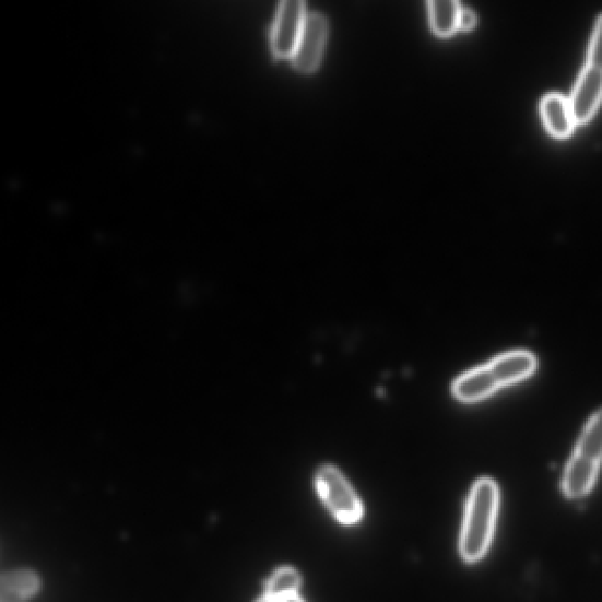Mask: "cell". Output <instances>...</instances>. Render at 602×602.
<instances>
[{"label":"cell","instance_id":"6da1fadb","mask_svg":"<svg viewBox=\"0 0 602 602\" xmlns=\"http://www.w3.org/2000/svg\"><path fill=\"white\" fill-rule=\"evenodd\" d=\"M500 506V491L491 477H482L473 485L462 523L459 551L469 564L482 560L488 552Z\"/></svg>","mask_w":602,"mask_h":602},{"label":"cell","instance_id":"7a4b0ae2","mask_svg":"<svg viewBox=\"0 0 602 602\" xmlns=\"http://www.w3.org/2000/svg\"><path fill=\"white\" fill-rule=\"evenodd\" d=\"M316 487L322 503L339 522L354 524L364 517V506L358 494L335 467L323 465L318 470Z\"/></svg>","mask_w":602,"mask_h":602},{"label":"cell","instance_id":"3957f363","mask_svg":"<svg viewBox=\"0 0 602 602\" xmlns=\"http://www.w3.org/2000/svg\"><path fill=\"white\" fill-rule=\"evenodd\" d=\"M302 0H284L278 7L271 33V49L278 58H290L295 52L307 19Z\"/></svg>","mask_w":602,"mask_h":602},{"label":"cell","instance_id":"277c9868","mask_svg":"<svg viewBox=\"0 0 602 602\" xmlns=\"http://www.w3.org/2000/svg\"><path fill=\"white\" fill-rule=\"evenodd\" d=\"M329 22L321 13H308L295 52L291 60L302 73L315 72L326 51L329 38Z\"/></svg>","mask_w":602,"mask_h":602},{"label":"cell","instance_id":"5b68a950","mask_svg":"<svg viewBox=\"0 0 602 602\" xmlns=\"http://www.w3.org/2000/svg\"><path fill=\"white\" fill-rule=\"evenodd\" d=\"M602 101V71L586 67L568 99L570 113L577 123L589 122Z\"/></svg>","mask_w":602,"mask_h":602},{"label":"cell","instance_id":"8992f818","mask_svg":"<svg viewBox=\"0 0 602 602\" xmlns=\"http://www.w3.org/2000/svg\"><path fill=\"white\" fill-rule=\"evenodd\" d=\"M487 366L501 389L530 378L535 373L538 361L531 352L512 351L500 354Z\"/></svg>","mask_w":602,"mask_h":602},{"label":"cell","instance_id":"52a82bcc","mask_svg":"<svg viewBox=\"0 0 602 602\" xmlns=\"http://www.w3.org/2000/svg\"><path fill=\"white\" fill-rule=\"evenodd\" d=\"M499 390L500 386L494 379L487 365L468 370L459 376L452 385L453 396L465 404L480 403Z\"/></svg>","mask_w":602,"mask_h":602},{"label":"cell","instance_id":"ba28073f","mask_svg":"<svg viewBox=\"0 0 602 602\" xmlns=\"http://www.w3.org/2000/svg\"><path fill=\"white\" fill-rule=\"evenodd\" d=\"M599 471L600 464L575 452L569 458L563 476L565 496L569 499L588 496L595 485Z\"/></svg>","mask_w":602,"mask_h":602},{"label":"cell","instance_id":"9c48e42d","mask_svg":"<svg viewBox=\"0 0 602 602\" xmlns=\"http://www.w3.org/2000/svg\"><path fill=\"white\" fill-rule=\"evenodd\" d=\"M540 114L553 137L564 139L573 134L576 122L565 97L558 94L545 96L540 103Z\"/></svg>","mask_w":602,"mask_h":602},{"label":"cell","instance_id":"30bf717a","mask_svg":"<svg viewBox=\"0 0 602 602\" xmlns=\"http://www.w3.org/2000/svg\"><path fill=\"white\" fill-rule=\"evenodd\" d=\"M40 589V579L34 570L15 569L2 576L0 602H24Z\"/></svg>","mask_w":602,"mask_h":602},{"label":"cell","instance_id":"8fae6325","mask_svg":"<svg viewBox=\"0 0 602 602\" xmlns=\"http://www.w3.org/2000/svg\"><path fill=\"white\" fill-rule=\"evenodd\" d=\"M432 28L439 36H450L458 29L460 4L456 0H430L427 3Z\"/></svg>","mask_w":602,"mask_h":602},{"label":"cell","instance_id":"7c38bea8","mask_svg":"<svg viewBox=\"0 0 602 602\" xmlns=\"http://www.w3.org/2000/svg\"><path fill=\"white\" fill-rule=\"evenodd\" d=\"M576 453L588 458L597 464L602 462V409L594 413L586 424L576 447Z\"/></svg>","mask_w":602,"mask_h":602},{"label":"cell","instance_id":"4fadbf2b","mask_svg":"<svg viewBox=\"0 0 602 602\" xmlns=\"http://www.w3.org/2000/svg\"><path fill=\"white\" fill-rule=\"evenodd\" d=\"M302 577L292 567L276 569L267 583V594L276 602L298 595Z\"/></svg>","mask_w":602,"mask_h":602},{"label":"cell","instance_id":"5bb4252c","mask_svg":"<svg viewBox=\"0 0 602 602\" xmlns=\"http://www.w3.org/2000/svg\"><path fill=\"white\" fill-rule=\"evenodd\" d=\"M588 66L602 71V14L595 24L594 34L590 44Z\"/></svg>","mask_w":602,"mask_h":602},{"label":"cell","instance_id":"9a60e30c","mask_svg":"<svg viewBox=\"0 0 602 602\" xmlns=\"http://www.w3.org/2000/svg\"><path fill=\"white\" fill-rule=\"evenodd\" d=\"M476 14L469 8H462L459 12L458 28L472 29L476 25Z\"/></svg>","mask_w":602,"mask_h":602},{"label":"cell","instance_id":"2e32d148","mask_svg":"<svg viewBox=\"0 0 602 602\" xmlns=\"http://www.w3.org/2000/svg\"><path fill=\"white\" fill-rule=\"evenodd\" d=\"M281 602H304L298 595L285 599Z\"/></svg>","mask_w":602,"mask_h":602},{"label":"cell","instance_id":"e0dca14e","mask_svg":"<svg viewBox=\"0 0 602 602\" xmlns=\"http://www.w3.org/2000/svg\"><path fill=\"white\" fill-rule=\"evenodd\" d=\"M256 602H276V601H274L273 599H271L268 595H264V597L260 598L259 600H257Z\"/></svg>","mask_w":602,"mask_h":602}]
</instances>
